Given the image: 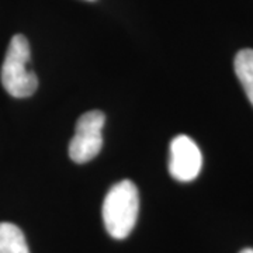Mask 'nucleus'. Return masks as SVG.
<instances>
[{
	"mask_svg": "<svg viewBox=\"0 0 253 253\" xmlns=\"http://www.w3.org/2000/svg\"><path fill=\"white\" fill-rule=\"evenodd\" d=\"M139 194L131 180H123L109 190L103 203V221L110 235L126 239L136 224Z\"/></svg>",
	"mask_w": 253,
	"mask_h": 253,
	"instance_id": "obj_1",
	"label": "nucleus"
},
{
	"mask_svg": "<svg viewBox=\"0 0 253 253\" xmlns=\"http://www.w3.org/2000/svg\"><path fill=\"white\" fill-rule=\"evenodd\" d=\"M31 49L28 40L21 34L10 40L9 48L1 65L0 79L4 90L10 96L24 99L30 97L38 87V78L30 68Z\"/></svg>",
	"mask_w": 253,
	"mask_h": 253,
	"instance_id": "obj_2",
	"label": "nucleus"
},
{
	"mask_svg": "<svg viewBox=\"0 0 253 253\" xmlns=\"http://www.w3.org/2000/svg\"><path fill=\"white\" fill-rule=\"evenodd\" d=\"M106 124V116L100 110L87 111L79 117L75 135L69 144V158L75 163H86L94 159L103 148L101 129Z\"/></svg>",
	"mask_w": 253,
	"mask_h": 253,
	"instance_id": "obj_3",
	"label": "nucleus"
},
{
	"mask_svg": "<svg viewBox=\"0 0 253 253\" xmlns=\"http://www.w3.org/2000/svg\"><path fill=\"white\" fill-rule=\"evenodd\" d=\"M203 156L197 144L187 135H177L170 142L169 172L177 181H191L200 174Z\"/></svg>",
	"mask_w": 253,
	"mask_h": 253,
	"instance_id": "obj_4",
	"label": "nucleus"
},
{
	"mask_svg": "<svg viewBox=\"0 0 253 253\" xmlns=\"http://www.w3.org/2000/svg\"><path fill=\"white\" fill-rule=\"evenodd\" d=\"M0 253H30L23 231L11 222H0Z\"/></svg>",
	"mask_w": 253,
	"mask_h": 253,
	"instance_id": "obj_5",
	"label": "nucleus"
},
{
	"mask_svg": "<svg viewBox=\"0 0 253 253\" xmlns=\"http://www.w3.org/2000/svg\"><path fill=\"white\" fill-rule=\"evenodd\" d=\"M234 68L248 99L253 106V49H241L235 56Z\"/></svg>",
	"mask_w": 253,
	"mask_h": 253,
	"instance_id": "obj_6",
	"label": "nucleus"
},
{
	"mask_svg": "<svg viewBox=\"0 0 253 253\" xmlns=\"http://www.w3.org/2000/svg\"><path fill=\"white\" fill-rule=\"evenodd\" d=\"M241 253H253V249H244Z\"/></svg>",
	"mask_w": 253,
	"mask_h": 253,
	"instance_id": "obj_7",
	"label": "nucleus"
},
{
	"mask_svg": "<svg viewBox=\"0 0 253 253\" xmlns=\"http://www.w3.org/2000/svg\"><path fill=\"white\" fill-rule=\"evenodd\" d=\"M87 1H94V0H87Z\"/></svg>",
	"mask_w": 253,
	"mask_h": 253,
	"instance_id": "obj_8",
	"label": "nucleus"
}]
</instances>
